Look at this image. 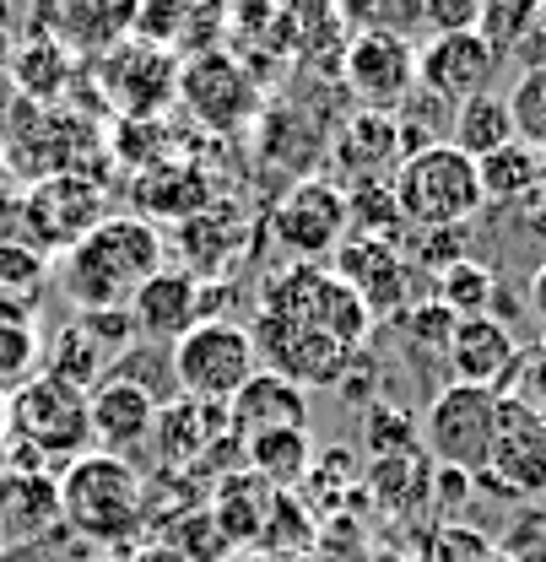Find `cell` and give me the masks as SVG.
<instances>
[{
    "label": "cell",
    "mask_w": 546,
    "mask_h": 562,
    "mask_svg": "<svg viewBox=\"0 0 546 562\" xmlns=\"http://www.w3.org/2000/svg\"><path fill=\"white\" fill-rule=\"evenodd\" d=\"M481 562H514V558H481Z\"/></svg>",
    "instance_id": "46"
},
{
    "label": "cell",
    "mask_w": 546,
    "mask_h": 562,
    "mask_svg": "<svg viewBox=\"0 0 546 562\" xmlns=\"http://www.w3.org/2000/svg\"><path fill=\"white\" fill-rule=\"evenodd\" d=\"M168 362H174L179 395L205 401V406H227L260 373V357H255L249 330L233 325V319H201L196 330H185L168 347Z\"/></svg>",
    "instance_id": "7"
},
{
    "label": "cell",
    "mask_w": 546,
    "mask_h": 562,
    "mask_svg": "<svg viewBox=\"0 0 546 562\" xmlns=\"http://www.w3.org/2000/svg\"><path fill=\"white\" fill-rule=\"evenodd\" d=\"M114 151H120L125 162H136V173H146V168H157V162H168V157H174L163 120H120V131H114Z\"/></svg>",
    "instance_id": "39"
},
{
    "label": "cell",
    "mask_w": 546,
    "mask_h": 562,
    "mask_svg": "<svg viewBox=\"0 0 546 562\" xmlns=\"http://www.w3.org/2000/svg\"><path fill=\"white\" fill-rule=\"evenodd\" d=\"M455 319H481L492 303H498V277L481 266V260H460L449 271H438V297Z\"/></svg>",
    "instance_id": "36"
},
{
    "label": "cell",
    "mask_w": 546,
    "mask_h": 562,
    "mask_svg": "<svg viewBox=\"0 0 546 562\" xmlns=\"http://www.w3.org/2000/svg\"><path fill=\"white\" fill-rule=\"evenodd\" d=\"M141 27V0H49V33L66 55L103 60L131 44Z\"/></svg>",
    "instance_id": "20"
},
{
    "label": "cell",
    "mask_w": 546,
    "mask_h": 562,
    "mask_svg": "<svg viewBox=\"0 0 546 562\" xmlns=\"http://www.w3.org/2000/svg\"><path fill=\"white\" fill-rule=\"evenodd\" d=\"M492 422H498V395L449 379L422 412V454L438 471H460V476L477 482L481 465H487Z\"/></svg>",
    "instance_id": "9"
},
{
    "label": "cell",
    "mask_w": 546,
    "mask_h": 562,
    "mask_svg": "<svg viewBox=\"0 0 546 562\" xmlns=\"http://www.w3.org/2000/svg\"><path fill=\"white\" fill-rule=\"evenodd\" d=\"M346 238H352L346 190L325 173L292 179L271 206V244L276 255H287V266H331Z\"/></svg>",
    "instance_id": "6"
},
{
    "label": "cell",
    "mask_w": 546,
    "mask_h": 562,
    "mask_svg": "<svg viewBox=\"0 0 546 562\" xmlns=\"http://www.w3.org/2000/svg\"><path fill=\"white\" fill-rule=\"evenodd\" d=\"M406 157V131L395 114H374V109H352L342 131L331 136V162L346 173V184L357 179H390Z\"/></svg>",
    "instance_id": "23"
},
{
    "label": "cell",
    "mask_w": 546,
    "mask_h": 562,
    "mask_svg": "<svg viewBox=\"0 0 546 562\" xmlns=\"http://www.w3.org/2000/svg\"><path fill=\"white\" fill-rule=\"evenodd\" d=\"M109 216V190L92 184V173H38L22 195V238L44 260H60Z\"/></svg>",
    "instance_id": "8"
},
{
    "label": "cell",
    "mask_w": 546,
    "mask_h": 562,
    "mask_svg": "<svg viewBox=\"0 0 546 562\" xmlns=\"http://www.w3.org/2000/svg\"><path fill=\"white\" fill-rule=\"evenodd\" d=\"M227 427L233 438H255V432H309V395L276 373H255L233 401H227Z\"/></svg>",
    "instance_id": "26"
},
{
    "label": "cell",
    "mask_w": 546,
    "mask_h": 562,
    "mask_svg": "<svg viewBox=\"0 0 546 562\" xmlns=\"http://www.w3.org/2000/svg\"><path fill=\"white\" fill-rule=\"evenodd\" d=\"M222 33H227V5L222 0H141L136 38L179 55V60L222 49Z\"/></svg>",
    "instance_id": "22"
},
{
    "label": "cell",
    "mask_w": 546,
    "mask_h": 562,
    "mask_svg": "<svg viewBox=\"0 0 546 562\" xmlns=\"http://www.w3.org/2000/svg\"><path fill=\"white\" fill-rule=\"evenodd\" d=\"M509 140H520V131H514L509 98H498V92H481V98L460 103L449 114V146H460L471 162L487 157V151H498V146H509Z\"/></svg>",
    "instance_id": "32"
},
{
    "label": "cell",
    "mask_w": 546,
    "mask_h": 562,
    "mask_svg": "<svg viewBox=\"0 0 546 562\" xmlns=\"http://www.w3.org/2000/svg\"><path fill=\"white\" fill-rule=\"evenodd\" d=\"M131 325H136V341L174 347L185 330L201 325V281L190 277V271H179V266H163L131 297Z\"/></svg>",
    "instance_id": "24"
},
{
    "label": "cell",
    "mask_w": 546,
    "mask_h": 562,
    "mask_svg": "<svg viewBox=\"0 0 546 562\" xmlns=\"http://www.w3.org/2000/svg\"><path fill=\"white\" fill-rule=\"evenodd\" d=\"M249 341H255V357L266 362V373L298 384V390H342L352 362L363 357L336 336H325L314 325H298V319H281V314H266V308H255Z\"/></svg>",
    "instance_id": "10"
},
{
    "label": "cell",
    "mask_w": 546,
    "mask_h": 562,
    "mask_svg": "<svg viewBox=\"0 0 546 562\" xmlns=\"http://www.w3.org/2000/svg\"><path fill=\"white\" fill-rule=\"evenodd\" d=\"M520 357L525 347L514 341V330L492 314L481 319H455V336L444 347V362L455 373V384H477L492 395H509L514 390V373H520Z\"/></svg>",
    "instance_id": "18"
},
{
    "label": "cell",
    "mask_w": 546,
    "mask_h": 562,
    "mask_svg": "<svg viewBox=\"0 0 546 562\" xmlns=\"http://www.w3.org/2000/svg\"><path fill=\"white\" fill-rule=\"evenodd\" d=\"M255 308L298 319V325H314V330H325V336H336V341H346L357 351H363L368 330H374L368 303L331 266H281V271H271Z\"/></svg>",
    "instance_id": "5"
},
{
    "label": "cell",
    "mask_w": 546,
    "mask_h": 562,
    "mask_svg": "<svg viewBox=\"0 0 546 562\" xmlns=\"http://www.w3.org/2000/svg\"><path fill=\"white\" fill-rule=\"evenodd\" d=\"M5 438H11V465H27V471H49V465H76L81 454H92V406H87V390H76L55 373H33L22 379L5 406Z\"/></svg>",
    "instance_id": "2"
},
{
    "label": "cell",
    "mask_w": 546,
    "mask_h": 562,
    "mask_svg": "<svg viewBox=\"0 0 546 562\" xmlns=\"http://www.w3.org/2000/svg\"><path fill=\"white\" fill-rule=\"evenodd\" d=\"M163 260H168L163 227L141 216H109L70 255L55 260V286L76 303V314L131 308V297L163 271Z\"/></svg>",
    "instance_id": "1"
},
{
    "label": "cell",
    "mask_w": 546,
    "mask_h": 562,
    "mask_svg": "<svg viewBox=\"0 0 546 562\" xmlns=\"http://www.w3.org/2000/svg\"><path fill=\"white\" fill-rule=\"evenodd\" d=\"M260 38L276 44L292 66H309V76H331V81H336L346 44H352V33L336 16V0H281Z\"/></svg>",
    "instance_id": "17"
},
{
    "label": "cell",
    "mask_w": 546,
    "mask_h": 562,
    "mask_svg": "<svg viewBox=\"0 0 546 562\" xmlns=\"http://www.w3.org/2000/svg\"><path fill=\"white\" fill-rule=\"evenodd\" d=\"M416 255H422V266H433V271H449V266L471 260V255H466V227H449V233H416Z\"/></svg>",
    "instance_id": "42"
},
{
    "label": "cell",
    "mask_w": 546,
    "mask_h": 562,
    "mask_svg": "<svg viewBox=\"0 0 546 562\" xmlns=\"http://www.w3.org/2000/svg\"><path fill=\"white\" fill-rule=\"evenodd\" d=\"M244 471L266 487H292L314 471V438L309 432H255L244 438Z\"/></svg>",
    "instance_id": "31"
},
{
    "label": "cell",
    "mask_w": 546,
    "mask_h": 562,
    "mask_svg": "<svg viewBox=\"0 0 546 562\" xmlns=\"http://www.w3.org/2000/svg\"><path fill=\"white\" fill-rule=\"evenodd\" d=\"M141 562H185V558H174V552H146Z\"/></svg>",
    "instance_id": "45"
},
{
    "label": "cell",
    "mask_w": 546,
    "mask_h": 562,
    "mask_svg": "<svg viewBox=\"0 0 546 562\" xmlns=\"http://www.w3.org/2000/svg\"><path fill=\"white\" fill-rule=\"evenodd\" d=\"M60 519L98 547H131L146 525V482L120 454H81L60 476Z\"/></svg>",
    "instance_id": "3"
},
{
    "label": "cell",
    "mask_w": 546,
    "mask_h": 562,
    "mask_svg": "<svg viewBox=\"0 0 546 562\" xmlns=\"http://www.w3.org/2000/svg\"><path fill=\"white\" fill-rule=\"evenodd\" d=\"M546 173V157L525 140H509L498 151L477 157V179H481V201L487 206H520Z\"/></svg>",
    "instance_id": "30"
},
{
    "label": "cell",
    "mask_w": 546,
    "mask_h": 562,
    "mask_svg": "<svg viewBox=\"0 0 546 562\" xmlns=\"http://www.w3.org/2000/svg\"><path fill=\"white\" fill-rule=\"evenodd\" d=\"M87 406H92V449H103V454H131L141 449L146 438H152V422H157V401L131 384V379H98L92 390H87Z\"/></svg>",
    "instance_id": "25"
},
{
    "label": "cell",
    "mask_w": 546,
    "mask_h": 562,
    "mask_svg": "<svg viewBox=\"0 0 546 562\" xmlns=\"http://www.w3.org/2000/svg\"><path fill=\"white\" fill-rule=\"evenodd\" d=\"M131 201H136V211L131 216H141V222H190L196 211H205L216 195H211V179H205L196 162H157V168H146V173H136V184H131Z\"/></svg>",
    "instance_id": "28"
},
{
    "label": "cell",
    "mask_w": 546,
    "mask_h": 562,
    "mask_svg": "<svg viewBox=\"0 0 546 562\" xmlns=\"http://www.w3.org/2000/svg\"><path fill=\"white\" fill-rule=\"evenodd\" d=\"M136 347V325L131 308H103V314H76L60 325V336L44 347V373L66 379L76 390H92L98 379H109V368Z\"/></svg>",
    "instance_id": "14"
},
{
    "label": "cell",
    "mask_w": 546,
    "mask_h": 562,
    "mask_svg": "<svg viewBox=\"0 0 546 562\" xmlns=\"http://www.w3.org/2000/svg\"><path fill=\"white\" fill-rule=\"evenodd\" d=\"M55 277V266L33 249V244H0V297L33 303L38 286Z\"/></svg>",
    "instance_id": "37"
},
{
    "label": "cell",
    "mask_w": 546,
    "mask_h": 562,
    "mask_svg": "<svg viewBox=\"0 0 546 562\" xmlns=\"http://www.w3.org/2000/svg\"><path fill=\"white\" fill-rule=\"evenodd\" d=\"M509 114H514V131L525 146H536L546 157V66H531L520 76L514 98H509Z\"/></svg>",
    "instance_id": "38"
},
{
    "label": "cell",
    "mask_w": 546,
    "mask_h": 562,
    "mask_svg": "<svg viewBox=\"0 0 546 562\" xmlns=\"http://www.w3.org/2000/svg\"><path fill=\"white\" fill-rule=\"evenodd\" d=\"M227 427V406H205V401H190V395H174L168 406H157V422H152V449L163 454V465H201L205 449L222 443Z\"/></svg>",
    "instance_id": "29"
},
{
    "label": "cell",
    "mask_w": 546,
    "mask_h": 562,
    "mask_svg": "<svg viewBox=\"0 0 546 562\" xmlns=\"http://www.w3.org/2000/svg\"><path fill=\"white\" fill-rule=\"evenodd\" d=\"M401 222L416 233H449V227H471L481 216V179L477 162L449 146V140H427L401 157V168L390 173Z\"/></svg>",
    "instance_id": "4"
},
{
    "label": "cell",
    "mask_w": 546,
    "mask_h": 562,
    "mask_svg": "<svg viewBox=\"0 0 546 562\" xmlns=\"http://www.w3.org/2000/svg\"><path fill=\"white\" fill-rule=\"evenodd\" d=\"M498 66H503V55L492 49L487 33H449V38L416 44V87L427 98H438L444 109H460L481 92H492Z\"/></svg>",
    "instance_id": "16"
},
{
    "label": "cell",
    "mask_w": 546,
    "mask_h": 562,
    "mask_svg": "<svg viewBox=\"0 0 546 562\" xmlns=\"http://www.w3.org/2000/svg\"><path fill=\"white\" fill-rule=\"evenodd\" d=\"M481 11H487V0H427V5H422V33H427V38L481 33Z\"/></svg>",
    "instance_id": "40"
},
{
    "label": "cell",
    "mask_w": 546,
    "mask_h": 562,
    "mask_svg": "<svg viewBox=\"0 0 546 562\" xmlns=\"http://www.w3.org/2000/svg\"><path fill=\"white\" fill-rule=\"evenodd\" d=\"M342 190H346V216H352V238H390L395 244L401 206H395L390 179H357V184H342Z\"/></svg>",
    "instance_id": "35"
},
{
    "label": "cell",
    "mask_w": 546,
    "mask_h": 562,
    "mask_svg": "<svg viewBox=\"0 0 546 562\" xmlns=\"http://www.w3.org/2000/svg\"><path fill=\"white\" fill-rule=\"evenodd\" d=\"M477 482L498 497H546V417L520 395H498V422Z\"/></svg>",
    "instance_id": "12"
},
{
    "label": "cell",
    "mask_w": 546,
    "mask_h": 562,
    "mask_svg": "<svg viewBox=\"0 0 546 562\" xmlns=\"http://www.w3.org/2000/svg\"><path fill=\"white\" fill-rule=\"evenodd\" d=\"M179 103L211 136H244L260 120V109H266L260 81L227 49H205V55H190L179 66Z\"/></svg>",
    "instance_id": "11"
},
{
    "label": "cell",
    "mask_w": 546,
    "mask_h": 562,
    "mask_svg": "<svg viewBox=\"0 0 546 562\" xmlns=\"http://www.w3.org/2000/svg\"><path fill=\"white\" fill-rule=\"evenodd\" d=\"M427 0H336V16L352 38H416Z\"/></svg>",
    "instance_id": "34"
},
{
    "label": "cell",
    "mask_w": 546,
    "mask_h": 562,
    "mask_svg": "<svg viewBox=\"0 0 546 562\" xmlns=\"http://www.w3.org/2000/svg\"><path fill=\"white\" fill-rule=\"evenodd\" d=\"M98 66V87L103 98L120 109V120H163L168 103H179V55L146 44V38H131L120 49H109Z\"/></svg>",
    "instance_id": "13"
},
{
    "label": "cell",
    "mask_w": 546,
    "mask_h": 562,
    "mask_svg": "<svg viewBox=\"0 0 546 562\" xmlns=\"http://www.w3.org/2000/svg\"><path fill=\"white\" fill-rule=\"evenodd\" d=\"M38 362H44V341H38L33 303L0 297V390H16L22 379H33Z\"/></svg>",
    "instance_id": "33"
},
{
    "label": "cell",
    "mask_w": 546,
    "mask_h": 562,
    "mask_svg": "<svg viewBox=\"0 0 546 562\" xmlns=\"http://www.w3.org/2000/svg\"><path fill=\"white\" fill-rule=\"evenodd\" d=\"M60 519V482L49 471L5 465L0 471V541L27 547Z\"/></svg>",
    "instance_id": "27"
},
{
    "label": "cell",
    "mask_w": 546,
    "mask_h": 562,
    "mask_svg": "<svg viewBox=\"0 0 546 562\" xmlns=\"http://www.w3.org/2000/svg\"><path fill=\"white\" fill-rule=\"evenodd\" d=\"M222 5H227V27H238V33H266L281 0H222Z\"/></svg>",
    "instance_id": "43"
},
{
    "label": "cell",
    "mask_w": 546,
    "mask_h": 562,
    "mask_svg": "<svg viewBox=\"0 0 546 562\" xmlns=\"http://www.w3.org/2000/svg\"><path fill=\"white\" fill-rule=\"evenodd\" d=\"M342 92L352 109H374V114H395L416 92V44L411 38H352L336 70Z\"/></svg>",
    "instance_id": "15"
},
{
    "label": "cell",
    "mask_w": 546,
    "mask_h": 562,
    "mask_svg": "<svg viewBox=\"0 0 546 562\" xmlns=\"http://www.w3.org/2000/svg\"><path fill=\"white\" fill-rule=\"evenodd\" d=\"M509 395H520L525 406H536L546 417V336L536 341V347H525V357H520V373H514V390Z\"/></svg>",
    "instance_id": "41"
},
{
    "label": "cell",
    "mask_w": 546,
    "mask_h": 562,
    "mask_svg": "<svg viewBox=\"0 0 546 562\" xmlns=\"http://www.w3.org/2000/svg\"><path fill=\"white\" fill-rule=\"evenodd\" d=\"M331 271L368 303V314H395L411 303V260L390 238H346L331 260Z\"/></svg>",
    "instance_id": "19"
},
{
    "label": "cell",
    "mask_w": 546,
    "mask_h": 562,
    "mask_svg": "<svg viewBox=\"0 0 546 562\" xmlns=\"http://www.w3.org/2000/svg\"><path fill=\"white\" fill-rule=\"evenodd\" d=\"M174 249H179V271H190L196 281H222V271H233L249 249V216L238 206H211L196 211L190 222L174 227Z\"/></svg>",
    "instance_id": "21"
},
{
    "label": "cell",
    "mask_w": 546,
    "mask_h": 562,
    "mask_svg": "<svg viewBox=\"0 0 546 562\" xmlns=\"http://www.w3.org/2000/svg\"><path fill=\"white\" fill-rule=\"evenodd\" d=\"M525 308H531V319L546 330V260L531 271V281H525Z\"/></svg>",
    "instance_id": "44"
}]
</instances>
